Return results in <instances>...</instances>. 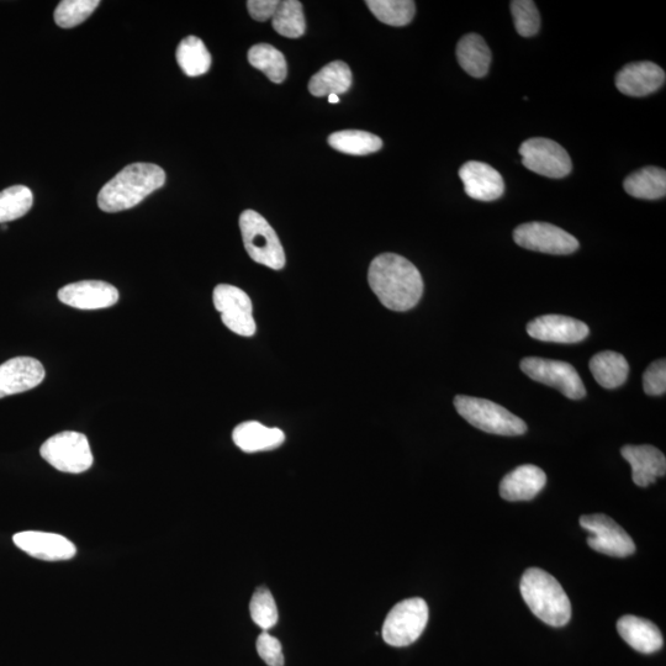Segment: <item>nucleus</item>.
I'll return each instance as SVG.
<instances>
[{
  "mask_svg": "<svg viewBox=\"0 0 666 666\" xmlns=\"http://www.w3.org/2000/svg\"><path fill=\"white\" fill-rule=\"evenodd\" d=\"M368 282L380 303L393 311L414 309L424 294L419 269L395 253H383L373 259Z\"/></svg>",
  "mask_w": 666,
  "mask_h": 666,
  "instance_id": "nucleus-1",
  "label": "nucleus"
},
{
  "mask_svg": "<svg viewBox=\"0 0 666 666\" xmlns=\"http://www.w3.org/2000/svg\"><path fill=\"white\" fill-rule=\"evenodd\" d=\"M166 183V173L153 163H132L104 185L98 206L104 213H119L135 208Z\"/></svg>",
  "mask_w": 666,
  "mask_h": 666,
  "instance_id": "nucleus-2",
  "label": "nucleus"
},
{
  "mask_svg": "<svg viewBox=\"0 0 666 666\" xmlns=\"http://www.w3.org/2000/svg\"><path fill=\"white\" fill-rule=\"evenodd\" d=\"M520 590L523 600L539 620L552 627L568 625L572 618V604L554 576L542 569H527Z\"/></svg>",
  "mask_w": 666,
  "mask_h": 666,
  "instance_id": "nucleus-3",
  "label": "nucleus"
},
{
  "mask_svg": "<svg viewBox=\"0 0 666 666\" xmlns=\"http://www.w3.org/2000/svg\"><path fill=\"white\" fill-rule=\"evenodd\" d=\"M454 406L470 425L491 435L521 436L527 431L525 421L494 401L458 395Z\"/></svg>",
  "mask_w": 666,
  "mask_h": 666,
  "instance_id": "nucleus-4",
  "label": "nucleus"
},
{
  "mask_svg": "<svg viewBox=\"0 0 666 666\" xmlns=\"http://www.w3.org/2000/svg\"><path fill=\"white\" fill-rule=\"evenodd\" d=\"M240 229L248 255L256 263L274 271L285 266V253L282 243L273 227L262 215L246 210L240 216Z\"/></svg>",
  "mask_w": 666,
  "mask_h": 666,
  "instance_id": "nucleus-5",
  "label": "nucleus"
},
{
  "mask_svg": "<svg viewBox=\"0 0 666 666\" xmlns=\"http://www.w3.org/2000/svg\"><path fill=\"white\" fill-rule=\"evenodd\" d=\"M41 457L63 473L81 474L92 467L94 458L87 436L66 431L52 436L40 448Z\"/></svg>",
  "mask_w": 666,
  "mask_h": 666,
  "instance_id": "nucleus-6",
  "label": "nucleus"
},
{
  "mask_svg": "<svg viewBox=\"0 0 666 666\" xmlns=\"http://www.w3.org/2000/svg\"><path fill=\"white\" fill-rule=\"evenodd\" d=\"M428 622V606L420 597L399 602L389 612L383 625V639L393 647H407L424 633Z\"/></svg>",
  "mask_w": 666,
  "mask_h": 666,
  "instance_id": "nucleus-7",
  "label": "nucleus"
},
{
  "mask_svg": "<svg viewBox=\"0 0 666 666\" xmlns=\"http://www.w3.org/2000/svg\"><path fill=\"white\" fill-rule=\"evenodd\" d=\"M521 370L535 382L557 389L570 400H580L586 395L579 373L567 362L528 357L522 359Z\"/></svg>",
  "mask_w": 666,
  "mask_h": 666,
  "instance_id": "nucleus-8",
  "label": "nucleus"
},
{
  "mask_svg": "<svg viewBox=\"0 0 666 666\" xmlns=\"http://www.w3.org/2000/svg\"><path fill=\"white\" fill-rule=\"evenodd\" d=\"M523 166L539 176L548 178L567 177L573 169L569 153L557 142L543 137H535L520 147Z\"/></svg>",
  "mask_w": 666,
  "mask_h": 666,
  "instance_id": "nucleus-9",
  "label": "nucleus"
},
{
  "mask_svg": "<svg viewBox=\"0 0 666 666\" xmlns=\"http://www.w3.org/2000/svg\"><path fill=\"white\" fill-rule=\"evenodd\" d=\"M514 240L526 250L547 255H572L579 248V241L573 235L548 222H527L518 226Z\"/></svg>",
  "mask_w": 666,
  "mask_h": 666,
  "instance_id": "nucleus-10",
  "label": "nucleus"
},
{
  "mask_svg": "<svg viewBox=\"0 0 666 666\" xmlns=\"http://www.w3.org/2000/svg\"><path fill=\"white\" fill-rule=\"evenodd\" d=\"M580 526L590 533L588 544L596 552L616 558H626L636 552L631 536L609 516H581Z\"/></svg>",
  "mask_w": 666,
  "mask_h": 666,
  "instance_id": "nucleus-11",
  "label": "nucleus"
},
{
  "mask_svg": "<svg viewBox=\"0 0 666 666\" xmlns=\"http://www.w3.org/2000/svg\"><path fill=\"white\" fill-rule=\"evenodd\" d=\"M215 309L221 314L224 325L243 337L255 335L257 327L253 319L250 296L234 285L220 284L214 289Z\"/></svg>",
  "mask_w": 666,
  "mask_h": 666,
  "instance_id": "nucleus-12",
  "label": "nucleus"
},
{
  "mask_svg": "<svg viewBox=\"0 0 666 666\" xmlns=\"http://www.w3.org/2000/svg\"><path fill=\"white\" fill-rule=\"evenodd\" d=\"M61 303L79 310L107 309L118 303V289L100 280H83L66 285L58 292Z\"/></svg>",
  "mask_w": 666,
  "mask_h": 666,
  "instance_id": "nucleus-13",
  "label": "nucleus"
},
{
  "mask_svg": "<svg viewBox=\"0 0 666 666\" xmlns=\"http://www.w3.org/2000/svg\"><path fill=\"white\" fill-rule=\"evenodd\" d=\"M15 546L30 557L58 562L70 560L77 554V548L70 539L57 533L24 531L13 537Z\"/></svg>",
  "mask_w": 666,
  "mask_h": 666,
  "instance_id": "nucleus-14",
  "label": "nucleus"
},
{
  "mask_svg": "<svg viewBox=\"0 0 666 666\" xmlns=\"http://www.w3.org/2000/svg\"><path fill=\"white\" fill-rule=\"evenodd\" d=\"M45 377V368L37 359H9L0 366V399L34 389L44 382Z\"/></svg>",
  "mask_w": 666,
  "mask_h": 666,
  "instance_id": "nucleus-15",
  "label": "nucleus"
},
{
  "mask_svg": "<svg viewBox=\"0 0 666 666\" xmlns=\"http://www.w3.org/2000/svg\"><path fill=\"white\" fill-rule=\"evenodd\" d=\"M535 340L553 343H578L589 336V326L583 321L563 315H543L527 325Z\"/></svg>",
  "mask_w": 666,
  "mask_h": 666,
  "instance_id": "nucleus-16",
  "label": "nucleus"
},
{
  "mask_svg": "<svg viewBox=\"0 0 666 666\" xmlns=\"http://www.w3.org/2000/svg\"><path fill=\"white\" fill-rule=\"evenodd\" d=\"M465 193L479 202H494L504 195L505 183L501 174L486 163L470 161L459 171Z\"/></svg>",
  "mask_w": 666,
  "mask_h": 666,
  "instance_id": "nucleus-17",
  "label": "nucleus"
},
{
  "mask_svg": "<svg viewBox=\"0 0 666 666\" xmlns=\"http://www.w3.org/2000/svg\"><path fill=\"white\" fill-rule=\"evenodd\" d=\"M665 72L653 62H634L622 68L616 77V87L628 97H646L659 91L665 83Z\"/></svg>",
  "mask_w": 666,
  "mask_h": 666,
  "instance_id": "nucleus-18",
  "label": "nucleus"
},
{
  "mask_svg": "<svg viewBox=\"0 0 666 666\" xmlns=\"http://www.w3.org/2000/svg\"><path fill=\"white\" fill-rule=\"evenodd\" d=\"M622 457L631 464L634 484L647 488L655 480L665 477L666 458L658 448L642 444V446H625L621 449Z\"/></svg>",
  "mask_w": 666,
  "mask_h": 666,
  "instance_id": "nucleus-19",
  "label": "nucleus"
},
{
  "mask_svg": "<svg viewBox=\"0 0 666 666\" xmlns=\"http://www.w3.org/2000/svg\"><path fill=\"white\" fill-rule=\"evenodd\" d=\"M547 484V475L536 465H521L507 474L500 483V496L506 501H530Z\"/></svg>",
  "mask_w": 666,
  "mask_h": 666,
  "instance_id": "nucleus-20",
  "label": "nucleus"
},
{
  "mask_svg": "<svg viewBox=\"0 0 666 666\" xmlns=\"http://www.w3.org/2000/svg\"><path fill=\"white\" fill-rule=\"evenodd\" d=\"M617 631L623 641L639 653L652 654L664 646L662 632L646 618L623 616L617 622Z\"/></svg>",
  "mask_w": 666,
  "mask_h": 666,
  "instance_id": "nucleus-21",
  "label": "nucleus"
},
{
  "mask_svg": "<svg viewBox=\"0 0 666 666\" xmlns=\"http://www.w3.org/2000/svg\"><path fill=\"white\" fill-rule=\"evenodd\" d=\"M232 440L246 453L272 451L285 441V435L279 428H271L257 421H247L237 426L232 432Z\"/></svg>",
  "mask_w": 666,
  "mask_h": 666,
  "instance_id": "nucleus-22",
  "label": "nucleus"
},
{
  "mask_svg": "<svg viewBox=\"0 0 666 666\" xmlns=\"http://www.w3.org/2000/svg\"><path fill=\"white\" fill-rule=\"evenodd\" d=\"M459 65L474 78L485 77L491 65V51L485 40L478 34L462 37L457 46Z\"/></svg>",
  "mask_w": 666,
  "mask_h": 666,
  "instance_id": "nucleus-23",
  "label": "nucleus"
},
{
  "mask_svg": "<svg viewBox=\"0 0 666 666\" xmlns=\"http://www.w3.org/2000/svg\"><path fill=\"white\" fill-rule=\"evenodd\" d=\"M590 370L597 383L605 389H616L626 383L629 375L627 359L621 353L604 351L595 354Z\"/></svg>",
  "mask_w": 666,
  "mask_h": 666,
  "instance_id": "nucleus-24",
  "label": "nucleus"
},
{
  "mask_svg": "<svg viewBox=\"0 0 666 666\" xmlns=\"http://www.w3.org/2000/svg\"><path fill=\"white\" fill-rule=\"evenodd\" d=\"M352 86V72L347 63L335 61L314 74L309 82V91L314 97L343 94L350 91Z\"/></svg>",
  "mask_w": 666,
  "mask_h": 666,
  "instance_id": "nucleus-25",
  "label": "nucleus"
},
{
  "mask_svg": "<svg viewBox=\"0 0 666 666\" xmlns=\"http://www.w3.org/2000/svg\"><path fill=\"white\" fill-rule=\"evenodd\" d=\"M626 192L633 198L662 199L666 195V172L663 168L646 167L626 178Z\"/></svg>",
  "mask_w": 666,
  "mask_h": 666,
  "instance_id": "nucleus-26",
  "label": "nucleus"
},
{
  "mask_svg": "<svg viewBox=\"0 0 666 666\" xmlns=\"http://www.w3.org/2000/svg\"><path fill=\"white\" fill-rule=\"evenodd\" d=\"M329 145L338 152L352 156H366L383 147L380 137L366 131L345 130L330 135Z\"/></svg>",
  "mask_w": 666,
  "mask_h": 666,
  "instance_id": "nucleus-27",
  "label": "nucleus"
},
{
  "mask_svg": "<svg viewBox=\"0 0 666 666\" xmlns=\"http://www.w3.org/2000/svg\"><path fill=\"white\" fill-rule=\"evenodd\" d=\"M176 58L179 67L188 77L203 76L211 67L210 52L197 36H188L179 44Z\"/></svg>",
  "mask_w": 666,
  "mask_h": 666,
  "instance_id": "nucleus-28",
  "label": "nucleus"
},
{
  "mask_svg": "<svg viewBox=\"0 0 666 666\" xmlns=\"http://www.w3.org/2000/svg\"><path fill=\"white\" fill-rule=\"evenodd\" d=\"M248 62L258 71L263 72L273 83H282L287 78L288 66L285 57L276 47L258 44L248 51Z\"/></svg>",
  "mask_w": 666,
  "mask_h": 666,
  "instance_id": "nucleus-29",
  "label": "nucleus"
},
{
  "mask_svg": "<svg viewBox=\"0 0 666 666\" xmlns=\"http://www.w3.org/2000/svg\"><path fill=\"white\" fill-rule=\"evenodd\" d=\"M272 25L279 35L289 39H299L306 30L303 4L298 0L279 2L272 18Z\"/></svg>",
  "mask_w": 666,
  "mask_h": 666,
  "instance_id": "nucleus-30",
  "label": "nucleus"
},
{
  "mask_svg": "<svg viewBox=\"0 0 666 666\" xmlns=\"http://www.w3.org/2000/svg\"><path fill=\"white\" fill-rule=\"evenodd\" d=\"M366 4L375 18L390 26L410 24L416 13L411 0H368Z\"/></svg>",
  "mask_w": 666,
  "mask_h": 666,
  "instance_id": "nucleus-31",
  "label": "nucleus"
},
{
  "mask_svg": "<svg viewBox=\"0 0 666 666\" xmlns=\"http://www.w3.org/2000/svg\"><path fill=\"white\" fill-rule=\"evenodd\" d=\"M33 192L25 185H14L0 192V225L23 218L33 208Z\"/></svg>",
  "mask_w": 666,
  "mask_h": 666,
  "instance_id": "nucleus-32",
  "label": "nucleus"
},
{
  "mask_svg": "<svg viewBox=\"0 0 666 666\" xmlns=\"http://www.w3.org/2000/svg\"><path fill=\"white\" fill-rule=\"evenodd\" d=\"M99 4V0H62L55 10L56 24L62 29L76 28L91 17Z\"/></svg>",
  "mask_w": 666,
  "mask_h": 666,
  "instance_id": "nucleus-33",
  "label": "nucleus"
},
{
  "mask_svg": "<svg viewBox=\"0 0 666 666\" xmlns=\"http://www.w3.org/2000/svg\"><path fill=\"white\" fill-rule=\"evenodd\" d=\"M253 622L263 631L273 628L278 622V609L274 597L267 588H258L253 594L250 604Z\"/></svg>",
  "mask_w": 666,
  "mask_h": 666,
  "instance_id": "nucleus-34",
  "label": "nucleus"
},
{
  "mask_svg": "<svg viewBox=\"0 0 666 666\" xmlns=\"http://www.w3.org/2000/svg\"><path fill=\"white\" fill-rule=\"evenodd\" d=\"M511 13L518 34L523 37L537 35L541 28V15L535 3L531 0H515L511 2Z\"/></svg>",
  "mask_w": 666,
  "mask_h": 666,
  "instance_id": "nucleus-35",
  "label": "nucleus"
},
{
  "mask_svg": "<svg viewBox=\"0 0 666 666\" xmlns=\"http://www.w3.org/2000/svg\"><path fill=\"white\" fill-rule=\"evenodd\" d=\"M643 388L646 394L652 396L664 395L666 391V362L658 359L650 364L643 375Z\"/></svg>",
  "mask_w": 666,
  "mask_h": 666,
  "instance_id": "nucleus-36",
  "label": "nucleus"
},
{
  "mask_svg": "<svg viewBox=\"0 0 666 666\" xmlns=\"http://www.w3.org/2000/svg\"><path fill=\"white\" fill-rule=\"evenodd\" d=\"M257 652L268 666H284L282 644L266 631L257 639Z\"/></svg>",
  "mask_w": 666,
  "mask_h": 666,
  "instance_id": "nucleus-37",
  "label": "nucleus"
},
{
  "mask_svg": "<svg viewBox=\"0 0 666 666\" xmlns=\"http://www.w3.org/2000/svg\"><path fill=\"white\" fill-rule=\"evenodd\" d=\"M278 5V0H250V2H247V9L252 19L267 21L273 18Z\"/></svg>",
  "mask_w": 666,
  "mask_h": 666,
  "instance_id": "nucleus-38",
  "label": "nucleus"
},
{
  "mask_svg": "<svg viewBox=\"0 0 666 666\" xmlns=\"http://www.w3.org/2000/svg\"><path fill=\"white\" fill-rule=\"evenodd\" d=\"M329 102L331 104H336V103L340 102V98H338V95L331 94V95H329Z\"/></svg>",
  "mask_w": 666,
  "mask_h": 666,
  "instance_id": "nucleus-39",
  "label": "nucleus"
},
{
  "mask_svg": "<svg viewBox=\"0 0 666 666\" xmlns=\"http://www.w3.org/2000/svg\"><path fill=\"white\" fill-rule=\"evenodd\" d=\"M0 227H2V230H7V229H8V225H7V224H2V225H0Z\"/></svg>",
  "mask_w": 666,
  "mask_h": 666,
  "instance_id": "nucleus-40",
  "label": "nucleus"
}]
</instances>
